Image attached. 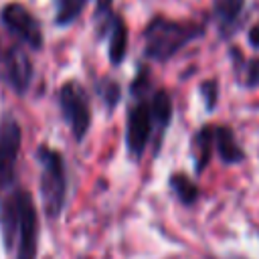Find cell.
Segmentation results:
<instances>
[{
	"label": "cell",
	"instance_id": "cell-13",
	"mask_svg": "<svg viewBox=\"0 0 259 259\" xmlns=\"http://www.w3.org/2000/svg\"><path fill=\"white\" fill-rule=\"evenodd\" d=\"M192 158H194V172L202 174L204 168L210 162L212 146H214V127L212 125H202L194 136H192Z\"/></svg>",
	"mask_w": 259,
	"mask_h": 259
},
{
	"label": "cell",
	"instance_id": "cell-5",
	"mask_svg": "<svg viewBox=\"0 0 259 259\" xmlns=\"http://www.w3.org/2000/svg\"><path fill=\"white\" fill-rule=\"evenodd\" d=\"M32 75L34 69L28 53L20 45L0 38V83L10 87L16 95H26Z\"/></svg>",
	"mask_w": 259,
	"mask_h": 259
},
{
	"label": "cell",
	"instance_id": "cell-1",
	"mask_svg": "<svg viewBox=\"0 0 259 259\" xmlns=\"http://www.w3.org/2000/svg\"><path fill=\"white\" fill-rule=\"evenodd\" d=\"M204 34V26L196 22L170 20L166 16L152 18L144 28V55L152 61L166 63L188 42Z\"/></svg>",
	"mask_w": 259,
	"mask_h": 259
},
{
	"label": "cell",
	"instance_id": "cell-4",
	"mask_svg": "<svg viewBox=\"0 0 259 259\" xmlns=\"http://www.w3.org/2000/svg\"><path fill=\"white\" fill-rule=\"evenodd\" d=\"M59 107L63 113V119L69 123L73 140L77 144H81L91 127V101H89V93L85 91V87L75 81L69 79L61 85L59 89Z\"/></svg>",
	"mask_w": 259,
	"mask_h": 259
},
{
	"label": "cell",
	"instance_id": "cell-8",
	"mask_svg": "<svg viewBox=\"0 0 259 259\" xmlns=\"http://www.w3.org/2000/svg\"><path fill=\"white\" fill-rule=\"evenodd\" d=\"M32 200L28 190L20 186H12L4 194H0V237L6 251H12L18 243L20 223L26 204Z\"/></svg>",
	"mask_w": 259,
	"mask_h": 259
},
{
	"label": "cell",
	"instance_id": "cell-16",
	"mask_svg": "<svg viewBox=\"0 0 259 259\" xmlns=\"http://www.w3.org/2000/svg\"><path fill=\"white\" fill-rule=\"evenodd\" d=\"M85 4H87V0H55L57 26H69L71 22H75L81 16Z\"/></svg>",
	"mask_w": 259,
	"mask_h": 259
},
{
	"label": "cell",
	"instance_id": "cell-9",
	"mask_svg": "<svg viewBox=\"0 0 259 259\" xmlns=\"http://www.w3.org/2000/svg\"><path fill=\"white\" fill-rule=\"evenodd\" d=\"M38 251V214L34 202L30 200L24 208L18 243H16V259H36Z\"/></svg>",
	"mask_w": 259,
	"mask_h": 259
},
{
	"label": "cell",
	"instance_id": "cell-2",
	"mask_svg": "<svg viewBox=\"0 0 259 259\" xmlns=\"http://www.w3.org/2000/svg\"><path fill=\"white\" fill-rule=\"evenodd\" d=\"M36 160L40 166V200H42V210L49 219H59L65 202H67V170H65V160L63 156L49 148L47 144L38 146L36 150Z\"/></svg>",
	"mask_w": 259,
	"mask_h": 259
},
{
	"label": "cell",
	"instance_id": "cell-3",
	"mask_svg": "<svg viewBox=\"0 0 259 259\" xmlns=\"http://www.w3.org/2000/svg\"><path fill=\"white\" fill-rule=\"evenodd\" d=\"M150 95L152 93L134 97L132 105H127L125 111V150L134 162H138L144 156L148 144L156 138V123L150 107Z\"/></svg>",
	"mask_w": 259,
	"mask_h": 259
},
{
	"label": "cell",
	"instance_id": "cell-15",
	"mask_svg": "<svg viewBox=\"0 0 259 259\" xmlns=\"http://www.w3.org/2000/svg\"><path fill=\"white\" fill-rule=\"evenodd\" d=\"M172 192L176 194V198L182 202V204H192L198 200V186L194 180H190L186 174L182 172H174L170 174V180H168Z\"/></svg>",
	"mask_w": 259,
	"mask_h": 259
},
{
	"label": "cell",
	"instance_id": "cell-14",
	"mask_svg": "<svg viewBox=\"0 0 259 259\" xmlns=\"http://www.w3.org/2000/svg\"><path fill=\"white\" fill-rule=\"evenodd\" d=\"M245 0H217L214 2V18L219 22V28L223 36H229L235 28L241 12H243Z\"/></svg>",
	"mask_w": 259,
	"mask_h": 259
},
{
	"label": "cell",
	"instance_id": "cell-18",
	"mask_svg": "<svg viewBox=\"0 0 259 259\" xmlns=\"http://www.w3.org/2000/svg\"><path fill=\"white\" fill-rule=\"evenodd\" d=\"M200 95H202L206 111H212L217 107V101H219V83H217V79L202 81L200 83Z\"/></svg>",
	"mask_w": 259,
	"mask_h": 259
},
{
	"label": "cell",
	"instance_id": "cell-7",
	"mask_svg": "<svg viewBox=\"0 0 259 259\" xmlns=\"http://www.w3.org/2000/svg\"><path fill=\"white\" fill-rule=\"evenodd\" d=\"M0 22L14 38L24 42L26 47H30L34 51L42 49L45 36H42L40 22L36 20L34 14H30V10L24 4H20V2L4 4V8L0 10Z\"/></svg>",
	"mask_w": 259,
	"mask_h": 259
},
{
	"label": "cell",
	"instance_id": "cell-11",
	"mask_svg": "<svg viewBox=\"0 0 259 259\" xmlns=\"http://www.w3.org/2000/svg\"><path fill=\"white\" fill-rule=\"evenodd\" d=\"M105 36L109 38V45H107L109 63L117 67V65L123 63L125 53H127V26H125V22H123V18L119 14L113 16Z\"/></svg>",
	"mask_w": 259,
	"mask_h": 259
},
{
	"label": "cell",
	"instance_id": "cell-6",
	"mask_svg": "<svg viewBox=\"0 0 259 259\" xmlns=\"http://www.w3.org/2000/svg\"><path fill=\"white\" fill-rule=\"evenodd\" d=\"M22 146V130L12 113H4L0 119V194L14 186L16 162Z\"/></svg>",
	"mask_w": 259,
	"mask_h": 259
},
{
	"label": "cell",
	"instance_id": "cell-10",
	"mask_svg": "<svg viewBox=\"0 0 259 259\" xmlns=\"http://www.w3.org/2000/svg\"><path fill=\"white\" fill-rule=\"evenodd\" d=\"M150 107H152V115H154V123H156L154 152L158 154L160 144H162L164 134H166V127L172 121V97L168 95L166 89H156L150 95Z\"/></svg>",
	"mask_w": 259,
	"mask_h": 259
},
{
	"label": "cell",
	"instance_id": "cell-17",
	"mask_svg": "<svg viewBox=\"0 0 259 259\" xmlns=\"http://www.w3.org/2000/svg\"><path fill=\"white\" fill-rule=\"evenodd\" d=\"M95 91L99 95V99L103 101V105L107 107V111H113L115 105L119 103L121 99V87L115 79L111 77H101L95 81Z\"/></svg>",
	"mask_w": 259,
	"mask_h": 259
},
{
	"label": "cell",
	"instance_id": "cell-12",
	"mask_svg": "<svg viewBox=\"0 0 259 259\" xmlns=\"http://www.w3.org/2000/svg\"><path fill=\"white\" fill-rule=\"evenodd\" d=\"M214 148L219 152V158L225 164H239L245 160V152L239 146V142L229 125L214 127Z\"/></svg>",
	"mask_w": 259,
	"mask_h": 259
},
{
	"label": "cell",
	"instance_id": "cell-19",
	"mask_svg": "<svg viewBox=\"0 0 259 259\" xmlns=\"http://www.w3.org/2000/svg\"><path fill=\"white\" fill-rule=\"evenodd\" d=\"M245 83L249 87H257L259 85V57H255V59H251L247 63V79H245Z\"/></svg>",
	"mask_w": 259,
	"mask_h": 259
},
{
	"label": "cell",
	"instance_id": "cell-20",
	"mask_svg": "<svg viewBox=\"0 0 259 259\" xmlns=\"http://www.w3.org/2000/svg\"><path fill=\"white\" fill-rule=\"evenodd\" d=\"M249 42H251V47L259 49V24H255V26L249 30Z\"/></svg>",
	"mask_w": 259,
	"mask_h": 259
}]
</instances>
